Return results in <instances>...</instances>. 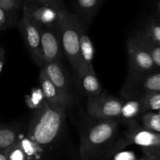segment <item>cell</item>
Masks as SVG:
<instances>
[{
    "label": "cell",
    "mask_w": 160,
    "mask_h": 160,
    "mask_svg": "<svg viewBox=\"0 0 160 160\" xmlns=\"http://www.w3.org/2000/svg\"><path fill=\"white\" fill-rule=\"evenodd\" d=\"M66 114L52 109L46 103L36 110L30 121L26 136L42 149L52 145L61 134Z\"/></svg>",
    "instance_id": "6da1fadb"
},
{
    "label": "cell",
    "mask_w": 160,
    "mask_h": 160,
    "mask_svg": "<svg viewBox=\"0 0 160 160\" xmlns=\"http://www.w3.org/2000/svg\"><path fill=\"white\" fill-rule=\"evenodd\" d=\"M118 120H97L83 130L80 141L81 160H95L112 141L118 130Z\"/></svg>",
    "instance_id": "7a4b0ae2"
},
{
    "label": "cell",
    "mask_w": 160,
    "mask_h": 160,
    "mask_svg": "<svg viewBox=\"0 0 160 160\" xmlns=\"http://www.w3.org/2000/svg\"><path fill=\"white\" fill-rule=\"evenodd\" d=\"M84 28L83 21L67 9L60 11V17L56 26L62 45V53L68 60L76 73L81 66L80 58V38Z\"/></svg>",
    "instance_id": "3957f363"
},
{
    "label": "cell",
    "mask_w": 160,
    "mask_h": 160,
    "mask_svg": "<svg viewBox=\"0 0 160 160\" xmlns=\"http://www.w3.org/2000/svg\"><path fill=\"white\" fill-rule=\"evenodd\" d=\"M152 92H160V72L155 74L128 72L120 94L125 100L142 99Z\"/></svg>",
    "instance_id": "277c9868"
},
{
    "label": "cell",
    "mask_w": 160,
    "mask_h": 160,
    "mask_svg": "<svg viewBox=\"0 0 160 160\" xmlns=\"http://www.w3.org/2000/svg\"><path fill=\"white\" fill-rule=\"evenodd\" d=\"M123 103L117 97L102 93L96 97H88L87 111L96 120H118Z\"/></svg>",
    "instance_id": "5b68a950"
},
{
    "label": "cell",
    "mask_w": 160,
    "mask_h": 160,
    "mask_svg": "<svg viewBox=\"0 0 160 160\" xmlns=\"http://www.w3.org/2000/svg\"><path fill=\"white\" fill-rule=\"evenodd\" d=\"M129 72L134 74L151 73L156 67L152 56L136 36L128 39L126 43Z\"/></svg>",
    "instance_id": "8992f818"
},
{
    "label": "cell",
    "mask_w": 160,
    "mask_h": 160,
    "mask_svg": "<svg viewBox=\"0 0 160 160\" xmlns=\"http://www.w3.org/2000/svg\"><path fill=\"white\" fill-rule=\"evenodd\" d=\"M131 144L141 146L143 149L160 148V133L141 128L134 121L130 122L124 137L119 141L113 150L121 149Z\"/></svg>",
    "instance_id": "52a82bcc"
},
{
    "label": "cell",
    "mask_w": 160,
    "mask_h": 160,
    "mask_svg": "<svg viewBox=\"0 0 160 160\" xmlns=\"http://www.w3.org/2000/svg\"><path fill=\"white\" fill-rule=\"evenodd\" d=\"M19 28L23 42L31 56L34 61L42 67L43 62L41 50L40 28L29 18L26 13L23 12V17L19 22Z\"/></svg>",
    "instance_id": "ba28073f"
},
{
    "label": "cell",
    "mask_w": 160,
    "mask_h": 160,
    "mask_svg": "<svg viewBox=\"0 0 160 160\" xmlns=\"http://www.w3.org/2000/svg\"><path fill=\"white\" fill-rule=\"evenodd\" d=\"M40 33L41 50L43 64L52 61H60L63 53L56 28H40Z\"/></svg>",
    "instance_id": "9c48e42d"
},
{
    "label": "cell",
    "mask_w": 160,
    "mask_h": 160,
    "mask_svg": "<svg viewBox=\"0 0 160 160\" xmlns=\"http://www.w3.org/2000/svg\"><path fill=\"white\" fill-rule=\"evenodd\" d=\"M62 10V9H61ZM42 5H25L23 12L40 28H56L60 17V11Z\"/></svg>",
    "instance_id": "30bf717a"
},
{
    "label": "cell",
    "mask_w": 160,
    "mask_h": 160,
    "mask_svg": "<svg viewBox=\"0 0 160 160\" xmlns=\"http://www.w3.org/2000/svg\"><path fill=\"white\" fill-rule=\"evenodd\" d=\"M39 83L45 97V103L54 111L66 114L70 101L61 94L57 88L47 78L42 69L39 75Z\"/></svg>",
    "instance_id": "8fae6325"
},
{
    "label": "cell",
    "mask_w": 160,
    "mask_h": 160,
    "mask_svg": "<svg viewBox=\"0 0 160 160\" xmlns=\"http://www.w3.org/2000/svg\"><path fill=\"white\" fill-rule=\"evenodd\" d=\"M47 78L53 83L62 96L70 101V84L60 61L45 63L41 67Z\"/></svg>",
    "instance_id": "7c38bea8"
},
{
    "label": "cell",
    "mask_w": 160,
    "mask_h": 160,
    "mask_svg": "<svg viewBox=\"0 0 160 160\" xmlns=\"http://www.w3.org/2000/svg\"><path fill=\"white\" fill-rule=\"evenodd\" d=\"M78 85L81 91L88 97H96L102 93V86L94 68L81 64L76 72Z\"/></svg>",
    "instance_id": "4fadbf2b"
},
{
    "label": "cell",
    "mask_w": 160,
    "mask_h": 160,
    "mask_svg": "<svg viewBox=\"0 0 160 160\" xmlns=\"http://www.w3.org/2000/svg\"><path fill=\"white\" fill-rule=\"evenodd\" d=\"M103 0H72L76 15L84 23L90 24L95 18Z\"/></svg>",
    "instance_id": "5bb4252c"
},
{
    "label": "cell",
    "mask_w": 160,
    "mask_h": 160,
    "mask_svg": "<svg viewBox=\"0 0 160 160\" xmlns=\"http://www.w3.org/2000/svg\"><path fill=\"white\" fill-rule=\"evenodd\" d=\"M143 111H145V108L142 99H128L123 101L118 120L130 123L134 122V119Z\"/></svg>",
    "instance_id": "9a60e30c"
},
{
    "label": "cell",
    "mask_w": 160,
    "mask_h": 160,
    "mask_svg": "<svg viewBox=\"0 0 160 160\" xmlns=\"http://www.w3.org/2000/svg\"><path fill=\"white\" fill-rule=\"evenodd\" d=\"M94 55L95 49L93 43L84 28L81 31L80 38V58L81 64L88 66L90 68H94Z\"/></svg>",
    "instance_id": "2e32d148"
},
{
    "label": "cell",
    "mask_w": 160,
    "mask_h": 160,
    "mask_svg": "<svg viewBox=\"0 0 160 160\" xmlns=\"http://www.w3.org/2000/svg\"><path fill=\"white\" fill-rule=\"evenodd\" d=\"M20 138V130L17 127L5 126L0 128V151L9 148Z\"/></svg>",
    "instance_id": "e0dca14e"
},
{
    "label": "cell",
    "mask_w": 160,
    "mask_h": 160,
    "mask_svg": "<svg viewBox=\"0 0 160 160\" xmlns=\"http://www.w3.org/2000/svg\"><path fill=\"white\" fill-rule=\"evenodd\" d=\"M18 141L23 150L24 151L28 160L36 159L38 158V155H40L43 151L40 146L38 145L35 142L31 141L26 136L23 138H20Z\"/></svg>",
    "instance_id": "ac0fdd59"
},
{
    "label": "cell",
    "mask_w": 160,
    "mask_h": 160,
    "mask_svg": "<svg viewBox=\"0 0 160 160\" xmlns=\"http://www.w3.org/2000/svg\"><path fill=\"white\" fill-rule=\"evenodd\" d=\"M135 35L157 45H160V24L154 22L150 23L145 30L136 33Z\"/></svg>",
    "instance_id": "d6986e66"
},
{
    "label": "cell",
    "mask_w": 160,
    "mask_h": 160,
    "mask_svg": "<svg viewBox=\"0 0 160 160\" xmlns=\"http://www.w3.org/2000/svg\"><path fill=\"white\" fill-rule=\"evenodd\" d=\"M144 128L160 133V116L158 113L147 112L142 116Z\"/></svg>",
    "instance_id": "ffe728a7"
},
{
    "label": "cell",
    "mask_w": 160,
    "mask_h": 160,
    "mask_svg": "<svg viewBox=\"0 0 160 160\" xmlns=\"http://www.w3.org/2000/svg\"><path fill=\"white\" fill-rule=\"evenodd\" d=\"M26 104L30 108L37 110L45 103V97L41 88H35L26 97Z\"/></svg>",
    "instance_id": "44dd1931"
},
{
    "label": "cell",
    "mask_w": 160,
    "mask_h": 160,
    "mask_svg": "<svg viewBox=\"0 0 160 160\" xmlns=\"http://www.w3.org/2000/svg\"><path fill=\"white\" fill-rule=\"evenodd\" d=\"M145 110L159 111L160 110V92L148 93L142 98Z\"/></svg>",
    "instance_id": "7402d4cb"
},
{
    "label": "cell",
    "mask_w": 160,
    "mask_h": 160,
    "mask_svg": "<svg viewBox=\"0 0 160 160\" xmlns=\"http://www.w3.org/2000/svg\"><path fill=\"white\" fill-rule=\"evenodd\" d=\"M136 37L140 40V42L143 44L144 46L146 48L148 53H150L155 65L156 67H160V45L153 43V42H149V41L142 39L141 37H138V36H136Z\"/></svg>",
    "instance_id": "603a6c76"
},
{
    "label": "cell",
    "mask_w": 160,
    "mask_h": 160,
    "mask_svg": "<svg viewBox=\"0 0 160 160\" xmlns=\"http://www.w3.org/2000/svg\"><path fill=\"white\" fill-rule=\"evenodd\" d=\"M7 160H28L26 154L20 146L19 141L6 149Z\"/></svg>",
    "instance_id": "cb8c5ba5"
},
{
    "label": "cell",
    "mask_w": 160,
    "mask_h": 160,
    "mask_svg": "<svg viewBox=\"0 0 160 160\" xmlns=\"http://www.w3.org/2000/svg\"><path fill=\"white\" fill-rule=\"evenodd\" d=\"M36 5H42V6H49V7L54 8V9L61 10V9H65L62 0H31Z\"/></svg>",
    "instance_id": "d4e9b609"
},
{
    "label": "cell",
    "mask_w": 160,
    "mask_h": 160,
    "mask_svg": "<svg viewBox=\"0 0 160 160\" xmlns=\"http://www.w3.org/2000/svg\"><path fill=\"white\" fill-rule=\"evenodd\" d=\"M20 6V0H0V8L6 11H12Z\"/></svg>",
    "instance_id": "484cf974"
},
{
    "label": "cell",
    "mask_w": 160,
    "mask_h": 160,
    "mask_svg": "<svg viewBox=\"0 0 160 160\" xmlns=\"http://www.w3.org/2000/svg\"><path fill=\"white\" fill-rule=\"evenodd\" d=\"M146 160H160V148L143 149Z\"/></svg>",
    "instance_id": "4316f807"
},
{
    "label": "cell",
    "mask_w": 160,
    "mask_h": 160,
    "mask_svg": "<svg viewBox=\"0 0 160 160\" xmlns=\"http://www.w3.org/2000/svg\"><path fill=\"white\" fill-rule=\"evenodd\" d=\"M114 160H137V158L132 152H125L117 155Z\"/></svg>",
    "instance_id": "83f0119b"
},
{
    "label": "cell",
    "mask_w": 160,
    "mask_h": 160,
    "mask_svg": "<svg viewBox=\"0 0 160 160\" xmlns=\"http://www.w3.org/2000/svg\"><path fill=\"white\" fill-rule=\"evenodd\" d=\"M6 10H4V9L0 8V28H1V27L6 23Z\"/></svg>",
    "instance_id": "f1b7e54d"
},
{
    "label": "cell",
    "mask_w": 160,
    "mask_h": 160,
    "mask_svg": "<svg viewBox=\"0 0 160 160\" xmlns=\"http://www.w3.org/2000/svg\"><path fill=\"white\" fill-rule=\"evenodd\" d=\"M0 160H7L6 149L4 151H0Z\"/></svg>",
    "instance_id": "f546056e"
},
{
    "label": "cell",
    "mask_w": 160,
    "mask_h": 160,
    "mask_svg": "<svg viewBox=\"0 0 160 160\" xmlns=\"http://www.w3.org/2000/svg\"><path fill=\"white\" fill-rule=\"evenodd\" d=\"M4 54L1 55L0 56V73H1L2 70L3 68V65H4Z\"/></svg>",
    "instance_id": "4dcf8cb0"
},
{
    "label": "cell",
    "mask_w": 160,
    "mask_h": 160,
    "mask_svg": "<svg viewBox=\"0 0 160 160\" xmlns=\"http://www.w3.org/2000/svg\"><path fill=\"white\" fill-rule=\"evenodd\" d=\"M2 54H4V50H3L0 47V56H1V55H2Z\"/></svg>",
    "instance_id": "1f68e13d"
},
{
    "label": "cell",
    "mask_w": 160,
    "mask_h": 160,
    "mask_svg": "<svg viewBox=\"0 0 160 160\" xmlns=\"http://www.w3.org/2000/svg\"><path fill=\"white\" fill-rule=\"evenodd\" d=\"M158 8H159V9L160 10V3H159V5H158Z\"/></svg>",
    "instance_id": "d6a6232c"
},
{
    "label": "cell",
    "mask_w": 160,
    "mask_h": 160,
    "mask_svg": "<svg viewBox=\"0 0 160 160\" xmlns=\"http://www.w3.org/2000/svg\"><path fill=\"white\" fill-rule=\"evenodd\" d=\"M140 160H146V158H145H145H142V159H140Z\"/></svg>",
    "instance_id": "836d02e7"
},
{
    "label": "cell",
    "mask_w": 160,
    "mask_h": 160,
    "mask_svg": "<svg viewBox=\"0 0 160 160\" xmlns=\"http://www.w3.org/2000/svg\"><path fill=\"white\" fill-rule=\"evenodd\" d=\"M158 114H159V116H160V110L159 111V113H158Z\"/></svg>",
    "instance_id": "e575fe53"
}]
</instances>
